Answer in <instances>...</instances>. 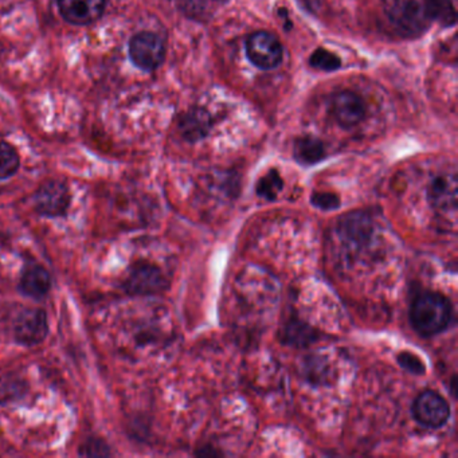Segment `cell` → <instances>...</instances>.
Masks as SVG:
<instances>
[{
	"label": "cell",
	"mask_w": 458,
	"mask_h": 458,
	"mask_svg": "<svg viewBox=\"0 0 458 458\" xmlns=\"http://www.w3.org/2000/svg\"><path fill=\"white\" fill-rule=\"evenodd\" d=\"M410 319L414 329L422 336H434L445 331L453 319V308L446 297L425 292L416 297Z\"/></svg>",
	"instance_id": "1"
},
{
	"label": "cell",
	"mask_w": 458,
	"mask_h": 458,
	"mask_svg": "<svg viewBox=\"0 0 458 458\" xmlns=\"http://www.w3.org/2000/svg\"><path fill=\"white\" fill-rule=\"evenodd\" d=\"M389 18L397 31L406 37L421 35L430 23L425 6L418 0H395L391 6Z\"/></svg>",
	"instance_id": "2"
},
{
	"label": "cell",
	"mask_w": 458,
	"mask_h": 458,
	"mask_svg": "<svg viewBox=\"0 0 458 458\" xmlns=\"http://www.w3.org/2000/svg\"><path fill=\"white\" fill-rule=\"evenodd\" d=\"M246 54L257 68L271 70L283 62V46L269 33L258 31L247 38Z\"/></svg>",
	"instance_id": "3"
},
{
	"label": "cell",
	"mask_w": 458,
	"mask_h": 458,
	"mask_svg": "<svg viewBox=\"0 0 458 458\" xmlns=\"http://www.w3.org/2000/svg\"><path fill=\"white\" fill-rule=\"evenodd\" d=\"M129 55L137 68L151 71L162 65L165 46L156 34L140 33L129 42Z\"/></svg>",
	"instance_id": "4"
},
{
	"label": "cell",
	"mask_w": 458,
	"mask_h": 458,
	"mask_svg": "<svg viewBox=\"0 0 458 458\" xmlns=\"http://www.w3.org/2000/svg\"><path fill=\"white\" fill-rule=\"evenodd\" d=\"M413 414L418 422L426 428L438 429L450 417V407L435 391H423L413 404Z\"/></svg>",
	"instance_id": "5"
},
{
	"label": "cell",
	"mask_w": 458,
	"mask_h": 458,
	"mask_svg": "<svg viewBox=\"0 0 458 458\" xmlns=\"http://www.w3.org/2000/svg\"><path fill=\"white\" fill-rule=\"evenodd\" d=\"M165 286L167 281L163 277L162 271L148 264L136 265L125 281V289L132 296L158 295L165 289Z\"/></svg>",
	"instance_id": "6"
},
{
	"label": "cell",
	"mask_w": 458,
	"mask_h": 458,
	"mask_svg": "<svg viewBox=\"0 0 458 458\" xmlns=\"http://www.w3.org/2000/svg\"><path fill=\"white\" fill-rule=\"evenodd\" d=\"M16 341L25 346H35L47 335V319L42 310H25L19 313L14 325Z\"/></svg>",
	"instance_id": "7"
},
{
	"label": "cell",
	"mask_w": 458,
	"mask_h": 458,
	"mask_svg": "<svg viewBox=\"0 0 458 458\" xmlns=\"http://www.w3.org/2000/svg\"><path fill=\"white\" fill-rule=\"evenodd\" d=\"M69 204L70 194L62 182H47L35 194V207L42 216H65Z\"/></svg>",
	"instance_id": "8"
},
{
	"label": "cell",
	"mask_w": 458,
	"mask_h": 458,
	"mask_svg": "<svg viewBox=\"0 0 458 458\" xmlns=\"http://www.w3.org/2000/svg\"><path fill=\"white\" fill-rule=\"evenodd\" d=\"M58 7L69 23L86 26L102 15L105 0H58Z\"/></svg>",
	"instance_id": "9"
},
{
	"label": "cell",
	"mask_w": 458,
	"mask_h": 458,
	"mask_svg": "<svg viewBox=\"0 0 458 458\" xmlns=\"http://www.w3.org/2000/svg\"><path fill=\"white\" fill-rule=\"evenodd\" d=\"M331 110L336 122L344 128H352L364 119L363 101L362 98L352 92H339L332 95Z\"/></svg>",
	"instance_id": "10"
},
{
	"label": "cell",
	"mask_w": 458,
	"mask_h": 458,
	"mask_svg": "<svg viewBox=\"0 0 458 458\" xmlns=\"http://www.w3.org/2000/svg\"><path fill=\"white\" fill-rule=\"evenodd\" d=\"M372 222L364 213H353L339 223V234L347 243L360 246L371 238Z\"/></svg>",
	"instance_id": "11"
},
{
	"label": "cell",
	"mask_w": 458,
	"mask_h": 458,
	"mask_svg": "<svg viewBox=\"0 0 458 458\" xmlns=\"http://www.w3.org/2000/svg\"><path fill=\"white\" fill-rule=\"evenodd\" d=\"M429 199L435 209L456 211L457 209V180L454 175L435 177L429 189Z\"/></svg>",
	"instance_id": "12"
},
{
	"label": "cell",
	"mask_w": 458,
	"mask_h": 458,
	"mask_svg": "<svg viewBox=\"0 0 458 458\" xmlns=\"http://www.w3.org/2000/svg\"><path fill=\"white\" fill-rule=\"evenodd\" d=\"M179 128L183 137L194 143L209 135L211 119L202 109H192L182 117Z\"/></svg>",
	"instance_id": "13"
},
{
	"label": "cell",
	"mask_w": 458,
	"mask_h": 458,
	"mask_svg": "<svg viewBox=\"0 0 458 458\" xmlns=\"http://www.w3.org/2000/svg\"><path fill=\"white\" fill-rule=\"evenodd\" d=\"M19 286L25 295L42 298L49 293L52 288V278L41 266H31L23 273Z\"/></svg>",
	"instance_id": "14"
},
{
	"label": "cell",
	"mask_w": 458,
	"mask_h": 458,
	"mask_svg": "<svg viewBox=\"0 0 458 458\" xmlns=\"http://www.w3.org/2000/svg\"><path fill=\"white\" fill-rule=\"evenodd\" d=\"M325 155L323 143L315 137L298 139L295 144V158L301 164L319 163Z\"/></svg>",
	"instance_id": "15"
},
{
	"label": "cell",
	"mask_w": 458,
	"mask_h": 458,
	"mask_svg": "<svg viewBox=\"0 0 458 458\" xmlns=\"http://www.w3.org/2000/svg\"><path fill=\"white\" fill-rule=\"evenodd\" d=\"M423 6L430 20H437L444 26L456 23V11L450 0H426Z\"/></svg>",
	"instance_id": "16"
},
{
	"label": "cell",
	"mask_w": 458,
	"mask_h": 458,
	"mask_svg": "<svg viewBox=\"0 0 458 458\" xmlns=\"http://www.w3.org/2000/svg\"><path fill=\"white\" fill-rule=\"evenodd\" d=\"M283 332H285L286 343L296 347H307L317 337V334L312 328L298 320L288 324Z\"/></svg>",
	"instance_id": "17"
},
{
	"label": "cell",
	"mask_w": 458,
	"mask_h": 458,
	"mask_svg": "<svg viewBox=\"0 0 458 458\" xmlns=\"http://www.w3.org/2000/svg\"><path fill=\"white\" fill-rule=\"evenodd\" d=\"M281 189H283V179L274 170H271L269 174L261 177L259 182L257 183V194L268 201H274Z\"/></svg>",
	"instance_id": "18"
},
{
	"label": "cell",
	"mask_w": 458,
	"mask_h": 458,
	"mask_svg": "<svg viewBox=\"0 0 458 458\" xmlns=\"http://www.w3.org/2000/svg\"><path fill=\"white\" fill-rule=\"evenodd\" d=\"M19 168V156L10 144L0 141V179L14 175Z\"/></svg>",
	"instance_id": "19"
},
{
	"label": "cell",
	"mask_w": 458,
	"mask_h": 458,
	"mask_svg": "<svg viewBox=\"0 0 458 458\" xmlns=\"http://www.w3.org/2000/svg\"><path fill=\"white\" fill-rule=\"evenodd\" d=\"M310 66H313V68L332 71V70H337L340 68L341 61L336 55L332 54L324 49H319L310 55Z\"/></svg>",
	"instance_id": "20"
},
{
	"label": "cell",
	"mask_w": 458,
	"mask_h": 458,
	"mask_svg": "<svg viewBox=\"0 0 458 458\" xmlns=\"http://www.w3.org/2000/svg\"><path fill=\"white\" fill-rule=\"evenodd\" d=\"M398 363L401 364L404 370L410 371L411 374L422 375L425 372V364L422 363L421 359H418L416 355L410 352H402L398 356Z\"/></svg>",
	"instance_id": "21"
},
{
	"label": "cell",
	"mask_w": 458,
	"mask_h": 458,
	"mask_svg": "<svg viewBox=\"0 0 458 458\" xmlns=\"http://www.w3.org/2000/svg\"><path fill=\"white\" fill-rule=\"evenodd\" d=\"M312 203L323 210H332L339 207V199L334 194H328V192H320L312 196Z\"/></svg>",
	"instance_id": "22"
},
{
	"label": "cell",
	"mask_w": 458,
	"mask_h": 458,
	"mask_svg": "<svg viewBox=\"0 0 458 458\" xmlns=\"http://www.w3.org/2000/svg\"><path fill=\"white\" fill-rule=\"evenodd\" d=\"M305 3H307V6L310 7V10H317L322 0H305Z\"/></svg>",
	"instance_id": "23"
}]
</instances>
